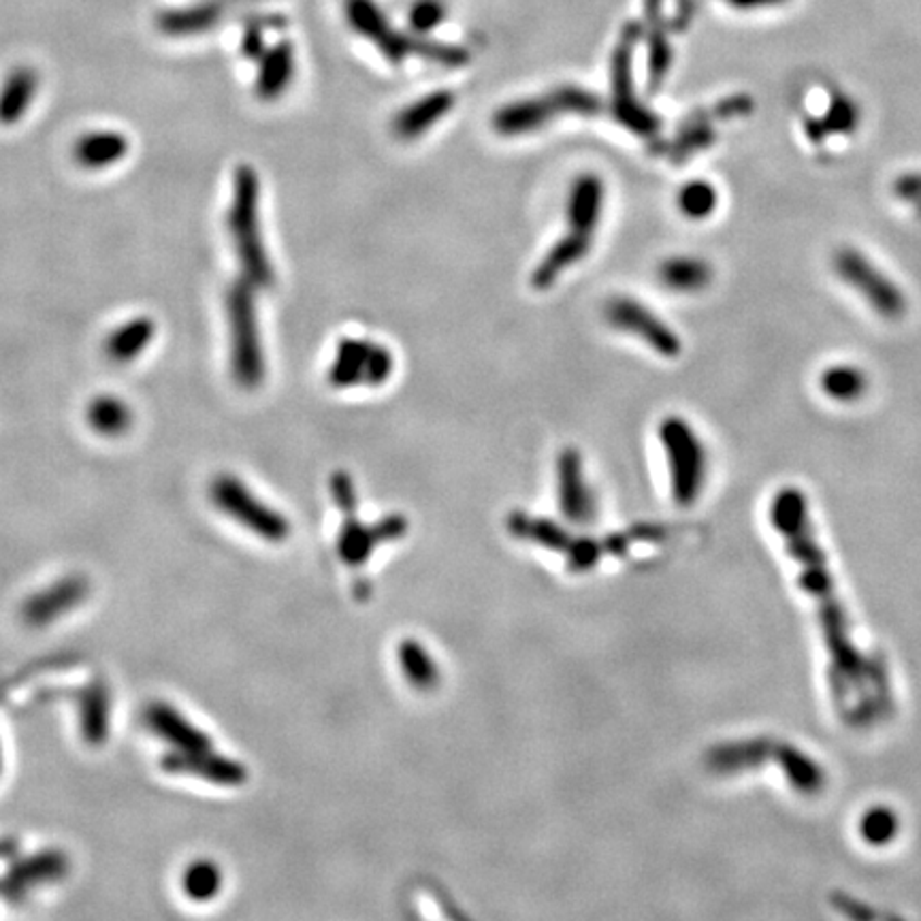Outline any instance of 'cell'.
<instances>
[{"instance_id":"obj_5","label":"cell","mask_w":921,"mask_h":921,"mask_svg":"<svg viewBox=\"0 0 921 921\" xmlns=\"http://www.w3.org/2000/svg\"><path fill=\"white\" fill-rule=\"evenodd\" d=\"M659 440L668 455L672 495L677 504L691 506L702 491L706 474V453L691 429L690 422L679 416H668L659 425Z\"/></svg>"},{"instance_id":"obj_22","label":"cell","mask_w":921,"mask_h":921,"mask_svg":"<svg viewBox=\"0 0 921 921\" xmlns=\"http://www.w3.org/2000/svg\"><path fill=\"white\" fill-rule=\"evenodd\" d=\"M860 124V112L858 108L845 99L838 97L830 103L828 112L823 117H812L805 124L806 137L812 143H823L830 135H849Z\"/></svg>"},{"instance_id":"obj_2","label":"cell","mask_w":921,"mask_h":921,"mask_svg":"<svg viewBox=\"0 0 921 921\" xmlns=\"http://www.w3.org/2000/svg\"><path fill=\"white\" fill-rule=\"evenodd\" d=\"M227 316L230 333V371L239 387L252 391L265 380V354L258 331L254 285L245 278L227 290Z\"/></svg>"},{"instance_id":"obj_6","label":"cell","mask_w":921,"mask_h":921,"mask_svg":"<svg viewBox=\"0 0 921 921\" xmlns=\"http://www.w3.org/2000/svg\"><path fill=\"white\" fill-rule=\"evenodd\" d=\"M834 274L858 292L881 318L898 320L907 314V297L858 248H841L832 258Z\"/></svg>"},{"instance_id":"obj_1","label":"cell","mask_w":921,"mask_h":921,"mask_svg":"<svg viewBox=\"0 0 921 921\" xmlns=\"http://www.w3.org/2000/svg\"><path fill=\"white\" fill-rule=\"evenodd\" d=\"M261 181L258 173L248 165L235 169L230 199L229 230L237 263L243 278L256 288H272L276 282L274 265L267 256L261 232Z\"/></svg>"},{"instance_id":"obj_14","label":"cell","mask_w":921,"mask_h":921,"mask_svg":"<svg viewBox=\"0 0 921 921\" xmlns=\"http://www.w3.org/2000/svg\"><path fill=\"white\" fill-rule=\"evenodd\" d=\"M39 88V75L30 66L13 68L0 86V124L13 126L28 112Z\"/></svg>"},{"instance_id":"obj_23","label":"cell","mask_w":921,"mask_h":921,"mask_svg":"<svg viewBox=\"0 0 921 921\" xmlns=\"http://www.w3.org/2000/svg\"><path fill=\"white\" fill-rule=\"evenodd\" d=\"M88 422L90 427L105 436V438H117L126 433L133 425V412L126 403L112 395L97 398L88 407Z\"/></svg>"},{"instance_id":"obj_36","label":"cell","mask_w":921,"mask_h":921,"mask_svg":"<svg viewBox=\"0 0 921 921\" xmlns=\"http://www.w3.org/2000/svg\"><path fill=\"white\" fill-rule=\"evenodd\" d=\"M916 212H918V216L921 218V201L920 203H916Z\"/></svg>"},{"instance_id":"obj_13","label":"cell","mask_w":921,"mask_h":921,"mask_svg":"<svg viewBox=\"0 0 921 921\" xmlns=\"http://www.w3.org/2000/svg\"><path fill=\"white\" fill-rule=\"evenodd\" d=\"M252 2V0H207L184 9L165 11L159 17V28L167 37H192L203 30L214 28L232 4Z\"/></svg>"},{"instance_id":"obj_18","label":"cell","mask_w":921,"mask_h":921,"mask_svg":"<svg viewBox=\"0 0 921 921\" xmlns=\"http://www.w3.org/2000/svg\"><path fill=\"white\" fill-rule=\"evenodd\" d=\"M148 719H150L152 730H156L163 739H167L181 753L210 750V739L203 736L194 726H190L179 712H175L169 706H154L148 712Z\"/></svg>"},{"instance_id":"obj_31","label":"cell","mask_w":921,"mask_h":921,"mask_svg":"<svg viewBox=\"0 0 921 921\" xmlns=\"http://www.w3.org/2000/svg\"><path fill=\"white\" fill-rule=\"evenodd\" d=\"M393 369H395V358H393L391 350L387 345L371 344L369 354H367L363 384L365 387H380L391 378Z\"/></svg>"},{"instance_id":"obj_12","label":"cell","mask_w":921,"mask_h":921,"mask_svg":"<svg viewBox=\"0 0 921 921\" xmlns=\"http://www.w3.org/2000/svg\"><path fill=\"white\" fill-rule=\"evenodd\" d=\"M604 197H606V190L600 175L595 173L578 175L575 184L570 186L568 205H566L570 229L593 235V230L597 229L602 218Z\"/></svg>"},{"instance_id":"obj_19","label":"cell","mask_w":921,"mask_h":921,"mask_svg":"<svg viewBox=\"0 0 921 921\" xmlns=\"http://www.w3.org/2000/svg\"><path fill=\"white\" fill-rule=\"evenodd\" d=\"M156 325L150 318H133L117 327L105 342V354L112 363L124 365L135 361L152 342Z\"/></svg>"},{"instance_id":"obj_25","label":"cell","mask_w":921,"mask_h":921,"mask_svg":"<svg viewBox=\"0 0 921 921\" xmlns=\"http://www.w3.org/2000/svg\"><path fill=\"white\" fill-rule=\"evenodd\" d=\"M345 15L350 26L376 46H380L382 39L393 30L387 15L374 0H345Z\"/></svg>"},{"instance_id":"obj_9","label":"cell","mask_w":921,"mask_h":921,"mask_svg":"<svg viewBox=\"0 0 921 921\" xmlns=\"http://www.w3.org/2000/svg\"><path fill=\"white\" fill-rule=\"evenodd\" d=\"M593 245V235L580 232V230H568L564 237H559L553 248L546 252V256L535 265L531 274V287L538 290H548L553 287L564 272H568L572 265L580 263Z\"/></svg>"},{"instance_id":"obj_28","label":"cell","mask_w":921,"mask_h":921,"mask_svg":"<svg viewBox=\"0 0 921 921\" xmlns=\"http://www.w3.org/2000/svg\"><path fill=\"white\" fill-rule=\"evenodd\" d=\"M648 22L653 24V30L648 35V79H651V88L657 90L661 81L668 77L670 64H672V48H670L668 35L659 26V17Z\"/></svg>"},{"instance_id":"obj_27","label":"cell","mask_w":921,"mask_h":921,"mask_svg":"<svg viewBox=\"0 0 921 921\" xmlns=\"http://www.w3.org/2000/svg\"><path fill=\"white\" fill-rule=\"evenodd\" d=\"M715 130L706 119H695L687 124L685 128L679 130V135L672 139L670 146H666L668 156L674 161H685L691 154L706 150L708 146L715 143Z\"/></svg>"},{"instance_id":"obj_26","label":"cell","mask_w":921,"mask_h":921,"mask_svg":"<svg viewBox=\"0 0 921 921\" xmlns=\"http://www.w3.org/2000/svg\"><path fill=\"white\" fill-rule=\"evenodd\" d=\"M717 203H719V194L715 186L704 179H691L677 194L679 212L691 220L708 218L717 210Z\"/></svg>"},{"instance_id":"obj_10","label":"cell","mask_w":921,"mask_h":921,"mask_svg":"<svg viewBox=\"0 0 921 921\" xmlns=\"http://www.w3.org/2000/svg\"><path fill=\"white\" fill-rule=\"evenodd\" d=\"M557 482H559V504L566 517L586 522L593 518V495L586 487L582 457L575 449H568L557 460Z\"/></svg>"},{"instance_id":"obj_15","label":"cell","mask_w":921,"mask_h":921,"mask_svg":"<svg viewBox=\"0 0 921 921\" xmlns=\"http://www.w3.org/2000/svg\"><path fill=\"white\" fill-rule=\"evenodd\" d=\"M657 278L672 292L695 294L712 282V267L697 256H670L657 267Z\"/></svg>"},{"instance_id":"obj_34","label":"cell","mask_w":921,"mask_h":921,"mask_svg":"<svg viewBox=\"0 0 921 921\" xmlns=\"http://www.w3.org/2000/svg\"><path fill=\"white\" fill-rule=\"evenodd\" d=\"M894 194L907 203L921 201V173H907L894 181Z\"/></svg>"},{"instance_id":"obj_3","label":"cell","mask_w":921,"mask_h":921,"mask_svg":"<svg viewBox=\"0 0 921 921\" xmlns=\"http://www.w3.org/2000/svg\"><path fill=\"white\" fill-rule=\"evenodd\" d=\"M602 112V99L576 86H559L548 94L522 99L500 108L493 114V128L504 137L535 133L559 114L595 115Z\"/></svg>"},{"instance_id":"obj_21","label":"cell","mask_w":921,"mask_h":921,"mask_svg":"<svg viewBox=\"0 0 921 921\" xmlns=\"http://www.w3.org/2000/svg\"><path fill=\"white\" fill-rule=\"evenodd\" d=\"M819 387L825 398L838 403H851L862 400L868 391V376L858 365L838 363L823 369Z\"/></svg>"},{"instance_id":"obj_24","label":"cell","mask_w":921,"mask_h":921,"mask_svg":"<svg viewBox=\"0 0 921 921\" xmlns=\"http://www.w3.org/2000/svg\"><path fill=\"white\" fill-rule=\"evenodd\" d=\"M84 595V582L79 580H68V582H60L54 589L46 591L43 595L35 597L28 606H26V617L33 623H46L52 617H56L60 610L71 608L79 597Z\"/></svg>"},{"instance_id":"obj_7","label":"cell","mask_w":921,"mask_h":921,"mask_svg":"<svg viewBox=\"0 0 921 921\" xmlns=\"http://www.w3.org/2000/svg\"><path fill=\"white\" fill-rule=\"evenodd\" d=\"M604 316L613 329L640 338L666 358H674L683 350L677 331L632 297H613L604 307Z\"/></svg>"},{"instance_id":"obj_11","label":"cell","mask_w":921,"mask_h":921,"mask_svg":"<svg viewBox=\"0 0 921 921\" xmlns=\"http://www.w3.org/2000/svg\"><path fill=\"white\" fill-rule=\"evenodd\" d=\"M455 103L457 99L451 90H436L403 108L402 112L393 117V133L402 141H414L427 130H431L442 117L451 114Z\"/></svg>"},{"instance_id":"obj_32","label":"cell","mask_w":921,"mask_h":921,"mask_svg":"<svg viewBox=\"0 0 921 921\" xmlns=\"http://www.w3.org/2000/svg\"><path fill=\"white\" fill-rule=\"evenodd\" d=\"M446 17V9L440 0H420L409 11V24L418 35L431 33Z\"/></svg>"},{"instance_id":"obj_16","label":"cell","mask_w":921,"mask_h":921,"mask_svg":"<svg viewBox=\"0 0 921 921\" xmlns=\"http://www.w3.org/2000/svg\"><path fill=\"white\" fill-rule=\"evenodd\" d=\"M128 152V139L115 130H97L84 135L75 148L73 156L84 169H105L122 161Z\"/></svg>"},{"instance_id":"obj_8","label":"cell","mask_w":921,"mask_h":921,"mask_svg":"<svg viewBox=\"0 0 921 921\" xmlns=\"http://www.w3.org/2000/svg\"><path fill=\"white\" fill-rule=\"evenodd\" d=\"M212 497L227 515L237 518L267 540L287 538L288 522L276 510L256 500L237 478L220 476L212 487Z\"/></svg>"},{"instance_id":"obj_30","label":"cell","mask_w":921,"mask_h":921,"mask_svg":"<svg viewBox=\"0 0 921 921\" xmlns=\"http://www.w3.org/2000/svg\"><path fill=\"white\" fill-rule=\"evenodd\" d=\"M220 870L212 862L192 863L184 874V890L197 900L212 898L220 887Z\"/></svg>"},{"instance_id":"obj_35","label":"cell","mask_w":921,"mask_h":921,"mask_svg":"<svg viewBox=\"0 0 921 921\" xmlns=\"http://www.w3.org/2000/svg\"><path fill=\"white\" fill-rule=\"evenodd\" d=\"M753 110V101L747 97H732L728 101H721L715 108V115L719 117H732V115H745Z\"/></svg>"},{"instance_id":"obj_4","label":"cell","mask_w":921,"mask_h":921,"mask_svg":"<svg viewBox=\"0 0 921 921\" xmlns=\"http://www.w3.org/2000/svg\"><path fill=\"white\" fill-rule=\"evenodd\" d=\"M642 37V26L638 22H630L623 33L621 41L613 52L610 62V84H613V115L615 119L626 126L630 133L653 139L661 130V119L655 112L644 108L633 90V50Z\"/></svg>"},{"instance_id":"obj_33","label":"cell","mask_w":921,"mask_h":921,"mask_svg":"<svg viewBox=\"0 0 921 921\" xmlns=\"http://www.w3.org/2000/svg\"><path fill=\"white\" fill-rule=\"evenodd\" d=\"M265 26L278 28V26H285V20L274 17V20H263V22L261 20L250 22L248 28H245L243 41H241V50H243L245 56L252 58V60H261V56L267 52L265 50V35H263Z\"/></svg>"},{"instance_id":"obj_29","label":"cell","mask_w":921,"mask_h":921,"mask_svg":"<svg viewBox=\"0 0 921 921\" xmlns=\"http://www.w3.org/2000/svg\"><path fill=\"white\" fill-rule=\"evenodd\" d=\"M402 666L403 672L407 674V679L418 685V687H431L436 683L438 670L436 664L431 661V657L422 651V646H418L416 642H403L402 644Z\"/></svg>"},{"instance_id":"obj_17","label":"cell","mask_w":921,"mask_h":921,"mask_svg":"<svg viewBox=\"0 0 921 921\" xmlns=\"http://www.w3.org/2000/svg\"><path fill=\"white\" fill-rule=\"evenodd\" d=\"M294 75L292 46L282 41L261 56V68L256 77V94L263 101H274L287 92Z\"/></svg>"},{"instance_id":"obj_20","label":"cell","mask_w":921,"mask_h":921,"mask_svg":"<svg viewBox=\"0 0 921 921\" xmlns=\"http://www.w3.org/2000/svg\"><path fill=\"white\" fill-rule=\"evenodd\" d=\"M369 348H371L369 340H358V338H344L338 344L333 365L329 369V382L336 389L363 384Z\"/></svg>"}]
</instances>
